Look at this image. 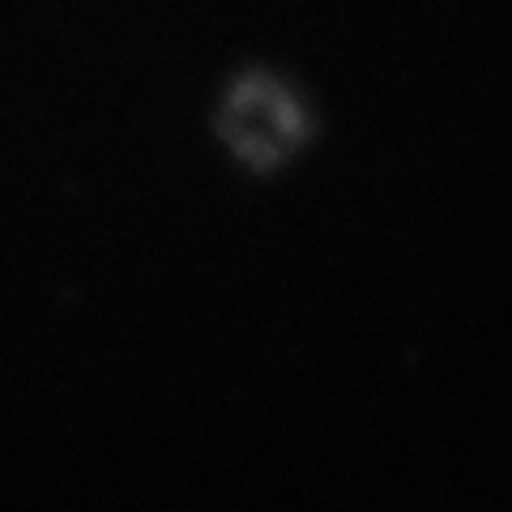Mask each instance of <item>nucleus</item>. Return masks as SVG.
I'll return each mask as SVG.
<instances>
[{"label":"nucleus","mask_w":512,"mask_h":512,"mask_svg":"<svg viewBox=\"0 0 512 512\" xmlns=\"http://www.w3.org/2000/svg\"><path fill=\"white\" fill-rule=\"evenodd\" d=\"M303 116L274 82H244L227 111V137L248 163H278L299 141Z\"/></svg>","instance_id":"1"}]
</instances>
